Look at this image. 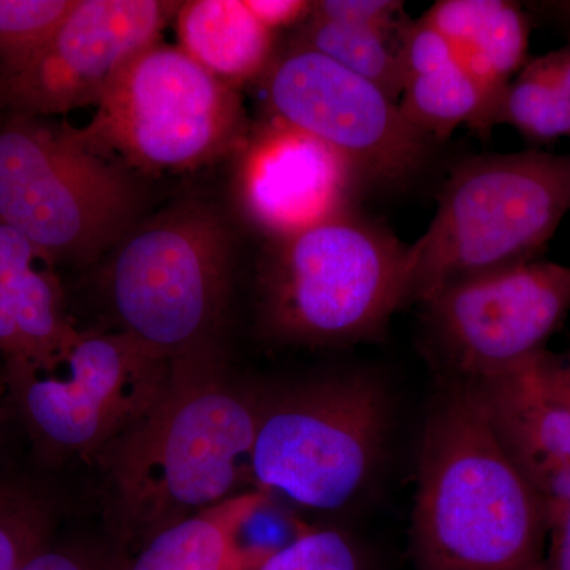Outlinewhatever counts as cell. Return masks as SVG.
Masks as SVG:
<instances>
[{"label":"cell","instance_id":"15","mask_svg":"<svg viewBox=\"0 0 570 570\" xmlns=\"http://www.w3.org/2000/svg\"><path fill=\"white\" fill-rule=\"evenodd\" d=\"M269 502V494L253 489L200 510L157 532L145 546L119 554L116 570H246L276 547L243 546L250 520Z\"/></svg>","mask_w":570,"mask_h":570},{"label":"cell","instance_id":"25","mask_svg":"<svg viewBox=\"0 0 570 570\" xmlns=\"http://www.w3.org/2000/svg\"><path fill=\"white\" fill-rule=\"evenodd\" d=\"M400 58L406 80L414 75L430 73L459 62L453 45L423 18L409 21L401 33Z\"/></svg>","mask_w":570,"mask_h":570},{"label":"cell","instance_id":"13","mask_svg":"<svg viewBox=\"0 0 570 570\" xmlns=\"http://www.w3.org/2000/svg\"><path fill=\"white\" fill-rule=\"evenodd\" d=\"M356 178L335 149L269 118L247 137L236 184L247 217L281 242L347 213Z\"/></svg>","mask_w":570,"mask_h":570},{"label":"cell","instance_id":"9","mask_svg":"<svg viewBox=\"0 0 570 570\" xmlns=\"http://www.w3.org/2000/svg\"><path fill=\"white\" fill-rule=\"evenodd\" d=\"M171 363L127 333H80L48 366H10L21 414L48 452L96 456L156 403Z\"/></svg>","mask_w":570,"mask_h":570},{"label":"cell","instance_id":"8","mask_svg":"<svg viewBox=\"0 0 570 570\" xmlns=\"http://www.w3.org/2000/svg\"><path fill=\"white\" fill-rule=\"evenodd\" d=\"M96 108L78 129L82 140L145 171L198 167L249 137L238 89L179 47L156 43L135 56Z\"/></svg>","mask_w":570,"mask_h":570},{"label":"cell","instance_id":"23","mask_svg":"<svg viewBox=\"0 0 570 570\" xmlns=\"http://www.w3.org/2000/svg\"><path fill=\"white\" fill-rule=\"evenodd\" d=\"M51 515L31 491L0 487V570H20L50 543Z\"/></svg>","mask_w":570,"mask_h":570},{"label":"cell","instance_id":"16","mask_svg":"<svg viewBox=\"0 0 570 570\" xmlns=\"http://www.w3.org/2000/svg\"><path fill=\"white\" fill-rule=\"evenodd\" d=\"M453 45L459 62L498 100L528 62L530 18L505 0H441L423 14Z\"/></svg>","mask_w":570,"mask_h":570},{"label":"cell","instance_id":"6","mask_svg":"<svg viewBox=\"0 0 570 570\" xmlns=\"http://www.w3.org/2000/svg\"><path fill=\"white\" fill-rule=\"evenodd\" d=\"M138 195L124 164L78 129L9 115L0 124V224L50 262H89L129 232Z\"/></svg>","mask_w":570,"mask_h":570},{"label":"cell","instance_id":"1","mask_svg":"<svg viewBox=\"0 0 570 570\" xmlns=\"http://www.w3.org/2000/svg\"><path fill=\"white\" fill-rule=\"evenodd\" d=\"M264 396L228 381L219 356L171 363L156 403L96 455L121 557L246 491Z\"/></svg>","mask_w":570,"mask_h":570},{"label":"cell","instance_id":"26","mask_svg":"<svg viewBox=\"0 0 570 570\" xmlns=\"http://www.w3.org/2000/svg\"><path fill=\"white\" fill-rule=\"evenodd\" d=\"M119 554L105 557L75 547H55L47 543L36 551L20 570H116Z\"/></svg>","mask_w":570,"mask_h":570},{"label":"cell","instance_id":"21","mask_svg":"<svg viewBox=\"0 0 570 570\" xmlns=\"http://www.w3.org/2000/svg\"><path fill=\"white\" fill-rule=\"evenodd\" d=\"M246 570H367L365 554L347 532L302 527Z\"/></svg>","mask_w":570,"mask_h":570},{"label":"cell","instance_id":"22","mask_svg":"<svg viewBox=\"0 0 570 570\" xmlns=\"http://www.w3.org/2000/svg\"><path fill=\"white\" fill-rule=\"evenodd\" d=\"M77 0H0V67L39 50L66 20Z\"/></svg>","mask_w":570,"mask_h":570},{"label":"cell","instance_id":"27","mask_svg":"<svg viewBox=\"0 0 570 570\" xmlns=\"http://www.w3.org/2000/svg\"><path fill=\"white\" fill-rule=\"evenodd\" d=\"M543 570H570V504L549 505V540Z\"/></svg>","mask_w":570,"mask_h":570},{"label":"cell","instance_id":"28","mask_svg":"<svg viewBox=\"0 0 570 570\" xmlns=\"http://www.w3.org/2000/svg\"><path fill=\"white\" fill-rule=\"evenodd\" d=\"M246 6L273 32L284 26L306 20L313 10V2L303 0H246Z\"/></svg>","mask_w":570,"mask_h":570},{"label":"cell","instance_id":"2","mask_svg":"<svg viewBox=\"0 0 570 570\" xmlns=\"http://www.w3.org/2000/svg\"><path fill=\"white\" fill-rule=\"evenodd\" d=\"M417 570H543L549 504L513 466L474 387L444 379L420 444Z\"/></svg>","mask_w":570,"mask_h":570},{"label":"cell","instance_id":"29","mask_svg":"<svg viewBox=\"0 0 570 570\" xmlns=\"http://www.w3.org/2000/svg\"><path fill=\"white\" fill-rule=\"evenodd\" d=\"M535 374L542 387L554 400L570 409V354L557 355L543 352L534 362Z\"/></svg>","mask_w":570,"mask_h":570},{"label":"cell","instance_id":"3","mask_svg":"<svg viewBox=\"0 0 570 570\" xmlns=\"http://www.w3.org/2000/svg\"><path fill=\"white\" fill-rule=\"evenodd\" d=\"M570 213V154L528 149L461 163L433 220L407 246L412 302L469 277L538 261Z\"/></svg>","mask_w":570,"mask_h":570},{"label":"cell","instance_id":"24","mask_svg":"<svg viewBox=\"0 0 570 570\" xmlns=\"http://www.w3.org/2000/svg\"><path fill=\"white\" fill-rule=\"evenodd\" d=\"M403 2L395 0H322L313 2L311 14L322 20L401 36L407 26Z\"/></svg>","mask_w":570,"mask_h":570},{"label":"cell","instance_id":"4","mask_svg":"<svg viewBox=\"0 0 570 570\" xmlns=\"http://www.w3.org/2000/svg\"><path fill=\"white\" fill-rule=\"evenodd\" d=\"M411 302L407 246L348 213L277 242L258 287L266 332L307 346L374 340Z\"/></svg>","mask_w":570,"mask_h":570},{"label":"cell","instance_id":"19","mask_svg":"<svg viewBox=\"0 0 570 570\" xmlns=\"http://www.w3.org/2000/svg\"><path fill=\"white\" fill-rule=\"evenodd\" d=\"M499 124L512 126L534 142L570 138V41L528 59L505 89Z\"/></svg>","mask_w":570,"mask_h":570},{"label":"cell","instance_id":"18","mask_svg":"<svg viewBox=\"0 0 570 570\" xmlns=\"http://www.w3.org/2000/svg\"><path fill=\"white\" fill-rule=\"evenodd\" d=\"M400 108L415 129L436 140H445L460 126L482 135L498 126V100L460 62L409 77Z\"/></svg>","mask_w":570,"mask_h":570},{"label":"cell","instance_id":"12","mask_svg":"<svg viewBox=\"0 0 570 570\" xmlns=\"http://www.w3.org/2000/svg\"><path fill=\"white\" fill-rule=\"evenodd\" d=\"M181 2L77 0L24 61L0 67V110L45 118L102 100L119 71L159 41Z\"/></svg>","mask_w":570,"mask_h":570},{"label":"cell","instance_id":"14","mask_svg":"<svg viewBox=\"0 0 570 570\" xmlns=\"http://www.w3.org/2000/svg\"><path fill=\"white\" fill-rule=\"evenodd\" d=\"M534 362L469 385L505 455L535 493L549 505L570 504V409L542 387Z\"/></svg>","mask_w":570,"mask_h":570},{"label":"cell","instance_id":"30","mask_svg":"<svg viewBox=\"0 0 570 570\" xmlns=\"http://www.w3.org/2000/svg\"><path fill=\"white\" fill-rule=\"evenodd\" d=\"M539 10L549 14L550 20L558 22L564 28L570 36V0H561V2H543L540 3Z\"/></svg>","mask_w":570,"mask_h":570},{"label":"cell","instance_id":"17","mask_svg":"<svg viewBox=\"0 0 570 570\" xmlns=\"http://www.w3.org/2000/svg\"><path fill=\"white\" fill-rule=\"evenodd\" d=\"M179 43L195 62L228 85L254 80L273 62V31L246 0H190L176 11Z\"/></svg>","mask_w":570,"mask_h":570},{"label":"cell","instance_id":"7","mask_svg":"<svg viewBox=\"0 0 570 570\" xmlns=\"http://www.w3.org/2000/svg\"><path fill=\"white\" fill-rule=\"evenodd\" d=\"M390 420L389 390L366 373L265 395L250 455L254 489L303 508H344L376 474Z\"/></svg>","mask_w":570,"mask_h":570},{"label":"cell","instance_id":"11","mask_svg":"<svg viewBox=\"0 0 570 570\" xmlns=\"http://www.w3.org/2000/svg\"><path fill=\"white\" fill-rule=\"evenodd\" d=\"M272 118L309 134L346 157L358 176L400 183L428 156L426 135L373 82L296 45L266 70Z\"/></svg>","mask_w":570,"mask_h":570},{"label":"cell","instance_id":"20","mask_svg":"<svg viewBox=\"0 0 570 570\" xmlns=\"http://www.w3.org/2000/svg\"><path fill=\"white\" fill-rule=\"evenodd\" d=\"M305 21L299 45L373 82L393 100L403 94L406 73L400 58L401 36L322 20L311 13Z\"/></svg>","mask_w":570,"mask_h":570},{"label":"cell","instance_id":"5","mask_svg":"<svg viewBox=\"0 0 570 570\" xmlns=\"http://www.w3.org/2000/svg\"><path fill=\"white\" fill-rule=\"evenodd\" d=\"M234 243L219 213L175 206L124 236L107 285L121 330L170 363L217 356Z\"/></svg>","mask_w":570,"mask_h":570},{"label":"cell","instance_id":"10","mask_svg":"<svg viewBox=\"0 0 570 570\" xmlns=\"http://www.w3.org/2000/svg\"><path fill=\"white\" fill-rule=\"evenodd\" d=\"M422 305L445 379L478 384L547 352L570 311V268L534 261L450 284Z\"/></svg>","mask_w":570,"mask_h":570}]
</instances>
